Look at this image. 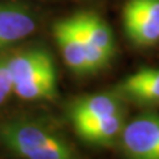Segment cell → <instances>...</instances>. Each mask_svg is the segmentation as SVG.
I'll return each mask as SVG.
<instances>
[{
	"mask_svg": "<svg viewBox=\"0 0 159 159\" xmlns=\"http://www.w3.org/2000/svg\"><path fill=\"white\" fill-rule=\"evenodd\" d=\"M138 106H159V68H143L123 78L114 89Z\"/></svg>",
	"mask_w": 159,
	"mask_h": 159,
	"instance_id": "9c48e42d",
	"label": "cell"
},
{
	"mask_svg": "<svg viewBox=\"0 0 159 159\" xmlns=\"http://www.w3.org/2000/svg\"><path fill=\"white\" fill-rule=\"evenodd\" d=\"M13 94L23 101H53L57 97V70L51 52L31 47L7 54Z\"/></svg>",
	"mask_w": 159,
	"mask_h": 159,
	"instance_id": "7a4b0ae2",
	"label": "cell"
},
{
	"mask_svg": "<svg viewBox=\"0 0 159 159\" xmlns=\"http://www.w3.org/2000/svg\"><path fill=\"white\" fill-rule=\"evenodd\" d=\"M118 142L125 159H159V113H142L126 122Z\"/></svg>",
	"mask_w": 159,
	"mask_h": 159,
	"instance_id": "3957f363",
	"label": "cell"
},
{
	"mask_svg": "<svg viewBox=\"0 0 159 159\" xmlns=\"http://www.w3.org/2000/svg\"><path fill=\"white\" fill-rule=\"evenodd\" d=\"M125 125L126 111H121L96 119V121L74 126V130L84 142L94 146L106 147L119 141V137H121Z\"/></svg>",
	"mask_w": 159,
	"mask_h": 159,
	"instance_id": "30bf717a",
	"label": "cell"
},
{
	"mask_svg": "<svg viewBox=\"0 0 159 159\" xmlns=\"http://www.w3.org/2000/svg\"><path fill=\"white\" fill-rule=\"evenodd\" d=\"M56 44L66 66L78 76H88L99 72L98 64L89 52L82 37L72 23L70 17L54 23L52 28Z\"/></svg>",
	"mask_w": 159,
	"mask_h": 159,
	"instance_id": "8992f818",
	"label": "cell"
},
{
	"mask_svg": "<svg viewBox=\"0 0 159 159\" xmlns=\"http://www.w3.org/2000/svg\"><path fill=\"white\" fill-rule=\"evenodd\" d=\"M121 111H126L125 99L114 90L77 97L68 107V116L73 127Z\"/></svg>",
	"mask_w": 159,
	"mask_h": 159,
	"instance_id": "ba28073f",
	"label": "cell"
},
{
	"mask_svg": "<svg viewBox=\"0 0 159 159\" xmlns=\"http://www.w3.org/2000/svg\"><path fill=\"white\" fill-rule=\"evenodd\" d=\"M70 20L99 69H105L116 54L114 36L107 23L93 12L76 13L70 16Z\"/></svg>",
	"mask_w": 159,
	"mask_h": 159,
	"instance_id": "5b68a950",
	"label": "cell"
},
{
	"mask_svg": "<svg viewBox=\"0 0 159 159\" xmlns=\"http://www.w3.org/2000/svg\"><path fill=\"white\" fill-rule=\"evenodd\" d=\"M12 93V81L7 68V54L0 53V106L7 102Z\"/></svg>",
	"mask_w": 159,
	"mask_h": 159,
	"instance_id": "8fae6325",
	"label": "cell"
},
{
	"mask_svg": "<svg viewBox=\"0 0 159 159\" xmlns=\"http://www.w3.org/2000/svg\"><path fill=\"white\" fill-rule=\"evenodd\" d=\"M39 25L33 9L21 2H0V53L21 43Z\"/></svg>",
	"mask_w": 159,
	"mask_h": 159,
	"instance_id": "52a82bcc",
	"label": "cell"
},
{
	"mask_svg": "<svg viewBox=\"0 0 159 159\" xmlns=\"http://www.w3.org/2000/svg\"><path fill=\"white\" fill-rule=\"evenodd\" d=\"M0 146L17 159H85L53 123L29 116L0 121Z\"/></svg>",
	"mask_w": 159,
	"mask_h": 159,
	"instance_id": "6da1fadb",
	"label": "cell"
},
{
	"mask_svg": "<svg viewBox=\"0 0 159 159\" xmlns=\"http://www.w3.org/2000/svg\"><path fill=\"white\" fill-rule=\"evenodd\" d=\"M122 19L127 37L135 45L159 43V0H127Z\"/></svg>",
	"mask_w": 159,
	"mask_h": 159,
	"instance_id": "277c9868",
	"label": "cell"
}]
</instances>
